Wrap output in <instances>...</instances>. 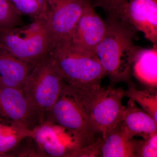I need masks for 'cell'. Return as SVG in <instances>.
Masks as SVG:
<instances>
[{
	"label": "cell",
	"instance_id": "8992f818",
	"mask_svg": "<svg viewBox=\"0 0 157 157\" xmlns=\"http://www.w3.org/2000/svg\"><path fill=\"white\" fill-rule=\"evenodd\" d=\"M44 120L59 125L71 134L75 143L74 151L94 143L100 134L76 101L63 91L53 107L45 114Z\"/></svg>",
	"mask_w": 157,
	"mask_h": 157
},
{
	"label": "cell",
	"instance_id": "7c38bea8",
	"mask_svg": "<svg viewBox=\"0 0 157 157\" xmlns=\"http://www.w3.org/2000/svg\"><path fill=\"white\" fill-rule=\"evenodd\" d=\"M119 125L122 132L130 139L136 136L147 139L157 133V122L137 107L132 99H129L127 106L124 107Z\"/></svg>",
	"mask_w": 157,
	"mask_h": 157
},
{
	"label": "cell",
	"instance_id": "52a82bcc",
	"mask_svg": "<svg viewBox=\"0 0 157 157\" xmlns=\"http://www.w3.org/2000/svg\"><path fill=\"white\" fill-rule=\"evenodd\" d=\"M47 22L52 45L69 41L84 8L90 0H47Z\"/></svg>",
	"mask_w": 157,
	"mask_h": 157
},
{
	"label": "cell",
	"instance_id": "9c48e42d",
	"mask_svg": "<svg viewBox=\"0 0 157 157\" xmlns=\"http://www.w3.org/2000/svg\"><path fill=\"white\" fill-rule=\"evenodd\" d=\"M128 23L157 45V0H128L112 15Z\"/></svg>",
	"mask_w": 157,
	"mask_h": 157
},
{
	"label": "cell",
	"instance_id": "277c9868",
	"mask_svg": "<svg viewBox=\"0 0 157 157\" xmlns=\"http://www.w3.org/2000/svg\"><path fill=\"white\" fill-rule=\"evenodd\" d=\"M49 54L67 84L101 83V79L107 75L95 53L79 49L70 41L54 45Z\"/></svg>",
	"mask_w": 157,
	"mask_h": 157
},
{
	"label": "cell",
	"instance_id": "ac0fdd59",
	"mask_svg": "<svg viewBox=\"0 0 157 157\" xmlns=\"http://www.w3.org/2000/svg\"><path fill=\"white\" fill-rule=\"evenodd\" d=\"M21 15L16 12L9 0H0V29L23 25Z\"/></svg>",
	"mask_w": 157,
	"mask_h": 157
},
{
	"label": "cell",
	"instance_id": "5b68a950",
	"mask_svg": "<svg viewBox=\"0 0 157 157\" xmlns=\"http://www.w3.org/2000/svg\"><path fill=\"white\" fill-rule=\"evenodd\" d=\"M64 83L49 52L29 74L21 89L38 110L42 122L58 100Z\"/></svg>",
	"mask_w": 157,
	"mask_h": 157
},
{
	"label": "cell",
	"instance_id": "3957f363",
	"mask_svg": "<svg viewBox=\"0 0 157 157\" xmlns=\"http://www.w3.org/2000/svg\"><path fill=\"white\" fill-rule=\"evenodd\" d=\"M52 45L46 20L33 21L27 25L0 29V46L33 67L49 53Z\"/></svg>",
	"mask_w": 157,
	"mask_h": 157
},
{
	"label": "cell",
	"instance_id": "6da1fadb",
	"mask_svg": "<svg viewBox=\"0 0 157 157\" xmlns=\"http://www.w3.org/2000/svg\"><path fill=\"white\" fill-rule=\"evenodd\" d=\"M63 92L73 98L84 111L101 137L120 123L124 106L125 90L101 83L74 85L65 83Z\"/></svg>",
	"mask_w": 157,
	"mask_h": 157
},
{
	"label": "cell",
	"instance_id": "e0dca14e",
	"mask_svg": "<svg viewBox=\"0 0 157 157\" xmlns=\"http://www.w3.org/2000/svg\"><path fill=\"white\" fill-rule=\"evenodd\" d=\"M20 15L31 17L33 21L46 20L49 8L47 0H9Z\"/></svg>",
	"mask_w": 157,
	"mask_h": 157
},
{
	"label": "cell",
	"instance_id": "5bb4252c",
	"mask_svg": "<svg viewBox=\"0 0 157 157\" xmlns=\"http://www.w3.org/2000/svg\"><path fill=\"white\" fill-rule=\"evenodd\" d=\"M133 74L148 88L157 89V45L150 48L140 47L132 63Z\"/></svg>",
	"mask_w": 157,
	"mask_h": 157
},
{
	"label": "cell",
	"instance_id": "2e32d148",
	"mask_svg": "<svg viewBox=\"0 0 157 157\" xmlns=\"http://www.w3.org/2000/svg\"><path fill=\"white\" fill-rule=\"evenodd\" d=\"M128 89L125 90V97L132 99L157 122V89L148 88L144 90H138L130 82Z\"/></svg>",
	"mask_w": 157,
	"mask_h": 157
},
{
	"label": "cell",
	"instance_id": "30bf717a",
	"mask_svg": "<svg viewBox=\"0 0 157 157\" xmlns=\"http://www.w3.org/2000/svg\"><path fill=\"white\" fill-rule=\"evenodd\" d=\"M37 147L44 157H71L75 149L73 137L66 129L44 120L33 130Z\"/></svg>",
	"mask_w": 157,
	"mask_h": 157
},
{
	"label": "cell",
	"instance_id": "d6986e66",
	"mask_svg": "<svg viewBox=\"0 0 157 157\" xmlns=\"http://www.w3.org/2000/svg\"><path fill=\"white\" fill-rule=\"evenodd\" d=\"M136 156L157 157V133L147 139L138 140Z\"/></svg>",
	"mask_w": 157,
	"mask_h": 157
},
{
	"label": "cell",
	"instance_id": "8fae6325",
	"mask_svg": "<svg viewBox=\"0 0 157 157\" xmlns=\"http://www.w3.org/2000/svg\"><path fill=\"white\" fill-rule=\"evenodd\" d=\"M107 29L106 21L97 14L92 3H88L73 31L70 42L79 49L95 53Z\"/></svg>",
	"mask_w": 157,
	"mask_h": 157
},
{
	"label": "cell",
	"instance_id": "ba28073f",
	"mask_svg": "<svg viewBox=\"0 0 157 157\" xmlns=\"http://www.w3.org/2000/svg\"><path fill=\"white\" fill-rule=\"evenodd\" d=\"M0 116L31 130L42 122L38 110L18 88L0 86Z\"/></svg>",
	"mask_w": 157,
	"mask_h": 157
},
{
	"label": "cell",
	"instance_id": "44dd1931",
	"mask_svg": "<svg viewBox=\"0 0 157 157\" xmlns=\"http://www.w3.org/2000/svg\"><path fill=\"white\" fill-rule=\"evenodd\" d=\"M128 0H95L93 6L101 7L109 14L112 15L115 14L120 8Z\"/></svg>",
	"mask_w": 157,
	"mask_h": 157
},
{
	"label": "cell",
	"instance_id": "9a60e30c",
	"mask_svg": "<svg viewBox=\"0 0 157 157\" xmlns=\"http://www.w3.org/2000/svg\"><path fill=\"white\" fill-rule=\"evenodd\" d=\"M138 140L129 139L120 128L119 124L103 138L102 157H136Z\"/></svg>",
	"mask_w": 157,
	"mask_h": 157
},
{
	"label": "cell",
	"instance_id": "4fadbf2b",
	"mask_svg": "<svg viewBox=\"0 0 157 157\" xmlns=\"http://www.w3.org/2000/svg\"><path fill=\"white\" fill-rule=\"evenodd\" d=\"M33 68L0 46V86L22 88Z\"/></svg>",
	"mask_w": 157,
	"mask_h": 157
},
{
	"label": "cell",
	"instance_id": "ffe728a7",
	"mask_svg": "<svg viewBox=\"0 0 157 157\" xmlns=\"http://www.w3.org/2000/svg\"><path fill=\"white\" fill-rule=\"evenodd\" d=\"M103 138L98 137L95 142L88 146L74 151L71 157H101V147Z\"/></svg>",
	"mask_w": 157,
	"mask_h": 157
},
{
	"label": "cell",
	"instance_id": "7a4b0ae2",
	"mask_svg": "<svg viewBox=\"0 0 157 157\" xmlns=\"http://www.w3.org/2000/svg\"><path fill=\"white\" fill-rule=\"evenodd\" d=\"M105 36L95 53L106 75L113 82H131L133 61L140 47L133 42L137 32L128 23L108 16Z\"/></svg>",
	"mask_w": 157,
	"mask_h": 157
},
{
	"label": "cell",
	"instance_id": "7402d4cb",
	"mask_svg": "<svg viewBox=\"0 0 157 157\" xmlns=\"http://www.w3.org/2000/svg\"><path fill=\"white\" fill-rule=\"evenodd\" d=\"M90 1H91V2H92L93 4V3H94V2L95 1V0H90Z\"/></svg>",
	"mask_w": 157,
	"mask_h": 157
}]
</instances>
